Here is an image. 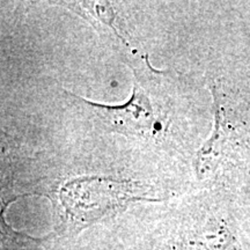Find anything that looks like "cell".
I'll list each match as a JSON object with an SVG mask.
<instances>
[{
  "mask_svg": "<svg viewBox=\"0 0 250 250\" xmlns=\"http://www.w3.org/2000/svg\"><path fill=\"white\" fill-rule=\"evenodd\" d=\"M142 188L133 182L80 179L67 182L58 192V234L73 236L90 225L143 201Z\"/></svg>",
  "mask_w": 250,
  "mask_h": 250,
  "instance_id": "obj_1",
  "label": "cell"
},
{
  "mask_svg": "<svg viewBox=\"0 0 250 250\" xmlns=\"http://www.w3.org/2000/svg\"><path fill=\"white\" fill-rule=\"evenodd\" d=\"M153 250H242L229 221L210 208L174 215Z\"/></svg>",
  "mask_w": 250,
  "mask_h": 250,
  "instance_id": "obj_2",
  "label": "cell"
},
{
  "mask_svg": "<svg viewBox=\"0 0 250 250\" xmlns=\"http://www.w3.org/2000/svg\"><path fill=\"white\" fill-rule=\"evenodd\" d=\"M96 111L114 131L127 134L145 136L152 133L158 125V115L145 87L137 79L133 86V94L125 104L100 105L93 104Z\"/></svg>",
  "mask_w": 250,
  "mask_h": 250,
  "instance_id": "obj_3",
  "label": "cell"
},
{
  "mask_svg": "<svg viewBox=\"0 0 250 250\" xmlns=\"http://www.w3.org/2000/svg\"><path fill=\"white\" fill-rule=\"evenodd\" d=\"M0 232H1V250H43L48 247L52 236L33 237L26 233L14 229L6 220L4 210L0 215Z\"/></svg>",
  "mask_w": 250,
  "mask_h": 250,
  "instance_id": "obj_4",
  "label": "cell"
},
{
  "mask_svg": "<svg viewBox=\"0 0 250 250\" xmlns=\"http://www.w3.org/2000/svg\"><path fill=\"white\" fill-rule=\"evenodd\" d=\"M92 250H124V249L118 245H109V246L103 245L101 247H96V248H94Z\"/></svg>",
  "mask_w": 250,
  "mask_h": 250,
  "instance_id": "obj_5",
  "label": "cell"
}]
</instances>
